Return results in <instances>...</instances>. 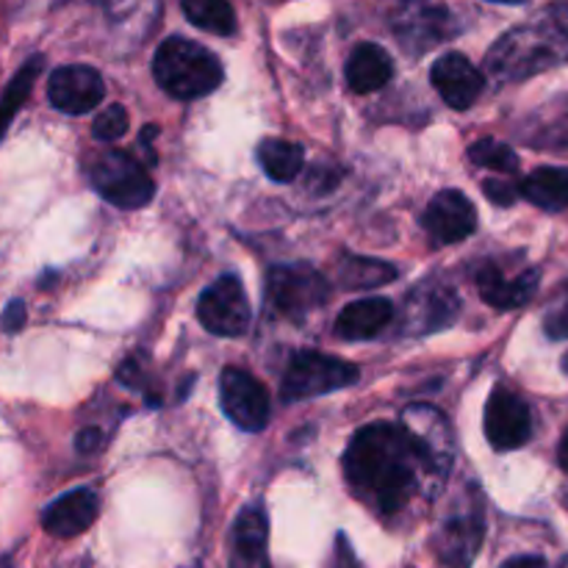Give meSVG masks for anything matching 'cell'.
Instances as JSON below:
<instances>
[{"instance_id": "27", "label": "cell", "mask_w": 568, "mask_h": 568, "mask_svg": "<svg viewBox=\"0 0 568 568\" xmlns=\"http://www.w3.org/2000/svg\"><path fill=\"white\" fill-rule=\"evenodd\" d=\"M128 131V111L120 103L105 105V111H100L98 120H94L92 133L100 142H116L120 136H125Z\"/></svg>"}, {"instance_id": "32", "label": "cell", "mask_w": 568, "mask_h": 568, "mask_svg": "<svg viewBox=\"0 0 568 568\" xmlns=\"http://www.w3.org/2000/svg\"><path fill=\"white\" fill-rule=\"evenodd\" d=\"M503 568H549V564L538 555H519V558H510Z\"/></svg>"}, {"instance_id": "24", "label": "cell", "mask_w": 568, "mask_h": 568, "mask_svg": "<svg viewBox=\"0 0 568 568\" xmlns=\"http://www.w3.org/2000/svg\"><path fill=\"white\" fill-rule=\"evenodd\" d=\"M42 55H31V59L17 70V75L6 83L3 94H0V139L6 136L11 120H14L17 111L22 109V103H26L28 94H31L33 81H37V75L42 72Z\"/></svg>"}, {"instance_id": "17", "label": "cell", "mask_w": 568, "mask_h": 568, "mask_svg": "<svg viewBox=\"0 0 568 568\" xmlns=\"http://www.w3.org/2000/svg\"><path fill=\"white\" fill-rule=\"evenodd\" d=\"M458 297L447 286H425L414 292L405 305V327L408 333H433L453 325L458 316Z\"/></svg>"}, {"instance_id": "34", "label": "cell", "mask_w": 568, "mask_h": 568, "mask_svg": "<svg viewBox=\"0 0 568 568\" xmlns=\"http://www.w3.org/2000/svg\"><path fill=\"white\" fill-rule=\"evenodd\" d=\"M494 3H508V6H519V3H525V0H494Z\"/></svg>"}, {"instance_id": "21", "label": "cell", "mask_w": 568, "mask_h": 568, "mask_svg": "<svg viewBox=\"0 0 568 568\" xmlns=\"http://www.w3.org/2000/svg\"><path fill=\"white\" fill-rule=\"evenodd\" d=\"M521 197L544 211L568 209V166H538L521 183Z\"/></svg>"}, {"instance_id": "7", "label": "cell", "mask_w": 568, "mask_h": 568, "mask_svg": "<svg viewBox=\"0 0 568 568\" xmlns=\"http://www.w3.org/2000/svg\"><path fill=\"white\" fill-rule=\"evenodd\" d=\"M89 175H92V186L98 189L100 197L109 200L116 209L133 211L153 200V178L144 172V166L133 155L120 153V150L100 155Z\"/></svg>"}, {"instance_id": "15", "label": "cell", "mask_w": 568, "mask_h": 568, "mask_svg": "<svg viewBox=\"0 0 568 568\" xmlns=\"http://www.w3.org/2000/svg\"><path fill=\"white\" fill-rule=\"evenodd\" d=\"M266 541H270L266 510L261 505H247L233 525L231 568H272Z\"/></svg>"}, {"instance_id": "18", "label": "cell", "mask_w": 568, "mask_h": 568, "mask_svg": "<svg viewBox=\"0 0 568 568\" xmlns=\"http://www.w3.org/2000/svg\"><path fill=\"white\" fill-rule=\"evenodd\" d=\"M477 286H480V297L491 308L514 311L536 297L538 286H541V270H527L516 277H505L499 266L486 264L477 275Z\"/></svg>"}, {"instance_id": "13", "label": "cell", "mask_w": 568, "mask_h": 568, "mask_svg": "<svg viewBox=\"0 0 568 568\" xmlns=\"http://www.w3.org/2000/svg\"><path fill=\"white\" fill-rule=\"evenodd\" d=\"M430 81L444 103L455 111H466L483 94V72L464 53H447L433 64Z\"/></svg>"}, {"instance_id": "28", "label": "cell", "mask_w": 568, "mask_h": 568, "mask_svg": "<svg viewBox=\"0 0 568 568\" xmlns=\"http://www.w3.org/2000/svg\"><path fill=\"white\" fill-rule=\"evenodd\" d=\"M483 192H486V197L491 200L494 205H503V209H508V205H514L516 200L521 197V192L514 183L497 181V178H488V181L483 183Z\"/></svg>"}, {"instance_id": "12", "label": "cell", "mask_w": 568, "mask_h": 568, "mask_svg": "<svg viewBox=\"0 0 568 568\" xmlns=\"http://www.w3.org/2000/svg\"><path fill=\"white\" fill-rule=\"evenodd\" d=\"M105 83L94 67L67 64L50 75L48 100L64 114H87L103 103Z\"/></svg>"}, {"instance_id": "14", "label": "cell", "mask_w": 568, "mask_h": 568, "mask_svg": "<svg viewBox=\"0 0 568 568\" xmlns=\"http://www.w3.org/2000/svg\"><path fill=\"white\" fill-rule=\"evenodd\" d=\"M403 425L422 444L438 475L447 477L449 466H453V433H449L442 410L430 408V405H410L403 416Z\"/></svg>"}, {"instance_id": "31", "label": "cell", "mask_w": 568, "mask_h": 568, "mask_svg": "<svg viewBox=\"0 0 568 568\" xmlns=\"http://www.w3.org/2000/svg\"><path fill=\"white\" fill-rule=\"evenodd\" d=\"M100 442H103V438H100L98 427H87V430L78 433L75 449L78 453H94V449L100 447Z\"/></svg>"}, {"instance_id": "26", "label": "cell", "mask_w": 568, "mask_h": 568, "mask_svg": "<svg viewBox=\"0 0 568 568\" xmlns=\"http://www.w3.org/2000/svg\"><path fill=\"white\" fill-rule=\"evenodd\" d=\"M469 161L471 164L483 166V170L494 172H516L519 170V155L514 148H508L505 142L497 139H480L469 148Z\"/></svg>"}, {"instance_id": "2", "label": "cell", "mask_w": 568, "mask_h": 568, "mask_svg": "<svg viewBox=\"0 0 568 568\" xmlns=\"http://www.w3.org/2000/svg\"><path fill=\"white\" fill-rule=\"evenodd\" d=\"M568 61V3H552L525 26H516L488 50L486 70L494 81L514 83Z\"/></svg>"}, {"instance_id": "4", "label": "cell", "mask_w": 568, "mask_h": 568, "mask_svg": "<svg viewBox=\"0 0 568 568\" xmlns=\"http://www.w3.org/2000/svg\"><path fill=\"white\" fill-rule=\"evenodd\" d=\"M331 294L325 277L308 264H283L272 266L266 275V303L283 320L303 322L322 308Z\"/></svg>"}, {"instance_id": "8", "label": "cell", "mask_w": 568, "mask_h": 568, "mask_svg": "<svg viewBox=\"0 0 568 568\" xmlns=\"http://www.w3.org/2000/svg\"><path fill=\"white\" fill-rule=\"evenodd\" d=\"M197 320L214 336L236 338L247 333L253 311H250L247 292L236 275H225L211 283L197 303Z\"/></svg>"}, {"instance_id": "22", "label": "cell", "mask_w": 568, "mask_h": 568, "mask_svg": "<svg viewBox=\"0 0 568 568\" xmlns=\"http://www.w3.org/2000/svg\"><path fill=\"white\" fill-rule=\"evenodd\" d=\"M258 164L272 181L288 183L303 172L305 153L300 144L286 142V139H264L258 144Z\"/></svg>"}, {"instance_id": "10", "label": "cell", "mask_w": 568, "mask_h": 568, "mask_svg": "<svg viewBox=\"0 0 568 568\" xmlns=\"http://www.w3.org/2000/svg\"><path fill=\"white\" fill-rule=\"evenodd\" d=\"M486 438L494 449L508 453L519 449L530 442L532 436V416L530 405L508 386H494L486 403Z\"/></svg>"}, {"instance_id": "37", "label": "cell", "mask_w": 568, "mask_h": 568, "mask_svg": "<svg viewBox=\"0 0 568 568\" xmlns=\"http://www.w3.org/2000/svg\"><path fill=\"white\" fill-rule=\"evenodd\" d=\"M560 568H568V558L564 560V564H560Z\"/></svg>"}, {"instance_id": "23", "label": "cell", "mask_w": 568, "mask_h": 568, "mask_svg": "<svg viewBox=\"0 0 568 568\" xmlns=\"http://www.w3.org/2000/svg\"><path fill=\"white\" fill-rule=\"evenodd\" d=\"M336 277L347 288H375L386 286L397 277V266L377 258H361V255H344L336 266Z\"/></svg>"}, {"instance_id": "3", "label": "cell", "mask_w": 568, "mask_h": 568, "mask_svg": "<svg viewBox=\"0 0 568 568\" xmlns=\"http://www.w3.org/2000/svg\"><path fill=\"white\" fill-rule=\"evenodd\" d=\"M155 83L175 100H197L216 92L225 78L222 61L192 39L172 37L161 42L153 59Z\"/></svg>"}, {"instance_id": "33", "label": "cell", "mask_w": 568, "mask_h": 568, "mask_svg": "<svg viewBox=\"0 0 568 568\" xmlns=\"http://www.w3.org/2000/svg\"><path fill=\"white\" fill-rule=\"evenodd\" d=\"M558 464L560 469L568 475V430L564 433V438H560V447H558Z\"/></svg>"}, {"instance_id": "30", "label": "cell", "mask_w": 568, "mask_h": 568, "mask_svg": "<svg viewBox=\"0 0 568 568\" xmlns=\"http://www.w3.org/2000/svg\"><path fill=\"white\" fill-rule=\"evenodd\" d=\"M26 320H28L26 303H20V300H11V303L6 305L3 314H0V331H3V333L22 331Z\"/></svg>"}, {"instance_id": "25", "label": "cell", "mask_w": 568, "mask_h": 568, "mask_svg": "<svg viewBox=\"0 0 568 568\" xmlns=\"http://www.w3.org/2000/svg\"><path fill=\"white\" fill-rule=\"evenodd\" d=\"M183 14L205 33L231 37L236 31V14L227 0H183Z\"/></svg>"}, {"instance_id": "36", "label": "cell", "mask_w": 568, "mask_h": 568, "mask_svg": "<svg viewBox=\"0 0 568 568\" xmlns=\"http://www.w3.org/2000/svg\"><path fill=\"white\" fill-rule=\"evenodd\" d=\"M564 505H566V510H568V491H566V497H564Z\"/></svg>"}, {"instance_id": "19", "label": "cell", "mask_w": 568, "mask_h": 568, "mask_svg": "<svg viewBox=\"0 0 568 568\" xmlns=\"http://www.w3.org/2000/svg\"><path fill=\"white\" fill-rule=\"evenodd\" d=\"M349 89L355 94H369L386 87L394 75V61L381 44L364 42L349 53L347 67H344Z\"/></svg>"}, {"instance_id": "29", "label": "cell", "mask_w": 568, "mask_h": 568, "mask_svg": "<svg viewBox=\"0 0 568 568\" xmlns=\"http://www.w3.org/2000/svg\"><path fill=\"white\" fill-rule=\"evenodd\" d=\"M544 331H547V336L555 338V342L568 338V297L560 300V303L544 316Z\"/></svg>"}, {"instance_id": "5", "label": "cell", "mask_w": 568, "mask_h": 568, "mask_svg": "<svg viewBox=\"0 0 568 568\" xmlns=\"http://www.w3.org/2000/svg\"><path fill=\"white\" fill-rule=\"evenodd\" d=\"M358 383V366L322 353H297L283 375L281 394L286 403L322 397Z\"/></svg>"}, {"instance_id": "35", "label": "cell", "mask_w": 568, "mask_h": 568, "mask_svg": "<svg viewBox=\"0 0 568 568\" xmlns=\"http://www.w3.org/2000/svg\"><path fill=\"white\" fill-rule=\"evenodd\" d=\"M564 369L568 372V355H566V358H564Z\"/></svg>"}, {"instance_id": "6", "label": "cell", "mask_w": 568, "mask_h": 568, "mask_svg": "<svg viewBox=\"0 0 568 568\" xmlns=\"http://www.w3.org/2000/svg\"><path fill=\"white\" fill-rule=\"evenodd\" d=\"M483 538H486V516H483L480 499L471 491V497L464 499L433 536L438 564L444 568H471L483 547Z\"/></svg>"}, {"instance_id": "1", "label": "cell", "mask_w": 568, "mask_h": 568, "mask_svg": "<svg viewBox=\"0 0 568 568\" xmlns=\"http://www.w3.org/2000/svg\"><path fill=\"white\" fill-rule=\"evenodd\" d=\"M344 475L353 491L377 514L397 516L419 494L422 477L444 480L405 425L361 427L344 453Z\"/></svg>"}, {"instance_id": "20", "label": "cell", "mask_w": 568, "mask_h": 568, "mask_svg": "<svg viewBox=\"0 0 568 568\" xmlns=\"http://www.w3.org/2000/svg\"><path fill=\"white\" fill-rule=\"evenodd\" d=\"M394 305L383 297L358 300L349 303L336 320V336L344 342H366L383 333V327L392 322Z\"/></svg>"}, {"instance_id": "9", "label": "cell", "mask_w": 568, "mask_h": 568, "mask_svg": "<svg viewBox=\"0 0 568 568\" xmlns=\"http://www.w3.org/2000/svg\"><path fill=\"white\" fill-rule=\"evenodd\" d=\"M222 414L244 433H261L270 425V394L250 372L227 366L220 377Z\"/></svg>"}, {"instance_id": "11", "label": "cell", "mask_w": 568, "mask_h": 568, "mask_svg": "<svg viewBox=\"0 0 568 568\" xmlns=\"http://www.w3.org/2000/svg\"><path fill=\"white\" fill-rule=\"evenodd\" d=\"M422 225L436 244H458L477 231V211L464 192L444 189L430 200Z\"/></svg>"}, {"instance_id": "16", "label": "cell", "mask_w": 568, "mask_h": 568, "mask_svg": "<svg viewBox=\"0 0 568 568\" xmlns=\"http://www.w3.org/2000/svg\"><path fill=\"white\" fill-rule=\"evenodd\" d=\"M98 514V497L89 488H75L42 510V527L55 538H75L94 525Z\"/></svg>"}]
</instances>
